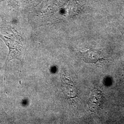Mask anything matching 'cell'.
Returning a JSON list of instances; mask_svg holds the SVG:
<instances>
[{
    "instance_id": "2",
    "label": "cell",
    "mask_w": 124,
    "mask_h": 124,
    "mask_svg": "<svg viewBox=\"0 0 124 124\" xmlns=\"http://www.w3.org/2000/svg\"><path fill=\"white\" fill-rule=\"evenodd\" d=\"M63 93L70 99H74L78 97V90L75 83L71 79L63 75L62 77Z\"/></svg>"
},
{
    "instance_id": "3",
    "label": "cell",
    "mask_w": 124,
    "mask_h": 124,
    "mask_svg": "<svg viewBox=\"0 0 124 124\" xmlns=\"http://www.w3.org/2000/svg\"><path fill=\"white\" fill-rule=\"evenodd\" d=\"M81 54L82 58L87 63H96L101 59L99 54L92 50L86 51Z\"/></svg>"
},
{
    "instance_id": "1",
    "label": "cell",
    "mask_w": 124,
    "mask_h": 124,
    "mask_svg": "<svg viewBox=\"0 0 124 124\" xmlns=\"http://www.w3.org/2000/svg\"><path fill=\"white\" fill-rule=\"evenodd\" d=\"M9 33V31H6L5 29L0 30V37L4 41L9 48V53L6 62V68L9 62L13 59H17L20 61L22 68L25 52L22 38L11 30Z\"/></svg>"
}]
</instances>
